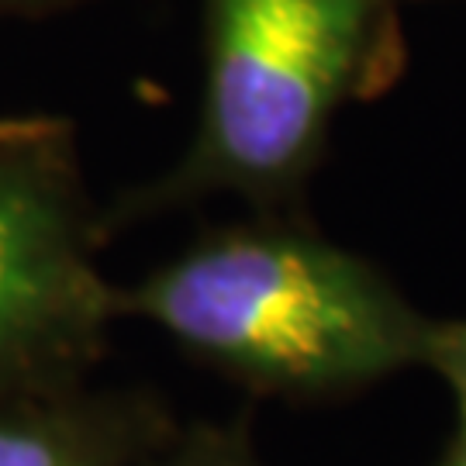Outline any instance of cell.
Returning a JSON list of instances; mask_svg holds the SVG:
<instances>
[{
	"instance_id": "4",
	"label": "cell",
	"mask_w": 466,
	"mask_h": 466,
	"mask_svg": "<svg viewBox=\"0 0 466 466\" xmlns=\"http://www.w3.org/2000/svg\"><path fill=\"white\" fill-rule=\"evenodd\" d=\"M0 466H76L73 452L38 425L0 421Z\"/></svg>"
},
{
	"instance_id": "3",
	"label": "cell",
	"mask_w": 466,
	"mask_h": 466,
	"mask_svg": "<svg viewBox=\"0 0 466 466\" xmlns=\"http://www.w3.org/2000/svg\"><path fill=\"white\" fill-rule=\"evenodd\" d=\"M90 280L59 190L0 156V363L84 308Z\"/></svg>"
},
{
	"instance_id": "6",
	"label": "cell",
	"mask_w": 466,
	"mask_h": 466,
	"mask_svg": "<svg viewBox=\"0 0 466 466\" xmlns=\"http://www.w3.org/2000/svg\"><path fill=\"white\" fill-rule=\"evenodd\" d=\"M446 466H466V435H463V442H460V450H456V456H452Z\"/></svg>"
},
{
	"instance_id": "1",
	"label": "cell",
	"mask_w": 466,
	"mask_h": 466,
	"mask_svg": "<svg viewBox=\"0 0 466 466\" xmlns=\"http://www.w3.org/2000/svg\"><path fill=\"white\" fill-rule=\"evenodd\" d=\"M135 308L190 350L283 387L370 380L429 346L363 263L294 235L208 242L142 283Z\"/></svg>"
},
{
	"instance_id": "5",
	"label": "cell",
	"mask_w": 466,
	"mask_h": 466,
	"mask_svg": "<svg viewBox=\"0 0 466 466\" xmlns=\"http://www.w3.org/2000/svg\"><path fill=\"white\" fill-rule=\"evenodd\" d=\"M435 352H439L442 367L450 370L452 383L460 387V398H463V408H466V325L450 329V332L442 335L435 342Z\"/></svg>"
},
{
	"instance_id": "2",
	"label": "cell",
	"mask_w": 466,
	"mask_h": 466,
	"mask_svg": "<svg viewBox=\"0 0 466 466\" xmlns=\"http://www.w3.org/2000/svg\"><path fill=\"white\" fill-rule=\"evenodd\" d=\"M370 0H215L198 159L267 187L308 163L360 66Z\"/></svg>"
}]
</instances>
